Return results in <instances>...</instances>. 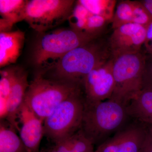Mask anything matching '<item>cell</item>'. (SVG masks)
Returning a JSON list of instances; mask_svg holds the SVG:
<instances>
[{
    "instance_id": "cell-15",
    "label": "cell",
    "mask_w": 152,
    "mask_h": 152,
    "mask_svg": "<svg viewBox=\"0 0 152 152\" xmlns=\"http://www.w3.org/2000/svg\"><path fill=\"white\" fill-rule=\"evenodd\" d=\"M16 132L8 123L6 124L4 120H1L0 152H28Z\"/></svg>"
},
{
    "instance_id": "cell-10",
    "label": "cell",
    "mask_w": 152,
    "mask_h": 152,
    "mask_svg": "<svg viewBox=\"0 0 152 152\" xmlns=\"http://www.w3.org/2000/svg\"><path fill=\"white\" fill-rule=\"evenodd\" d=\"M147 28L130 23L113 30L108 39L113 58L141 52L146 39Z\"/></svg>"
},
{
    "instance_id": "cell-7",
    "label": "cell",
    "mask_w": 152,
    "mask_h": 152,
    "mask_svg": "<svg viewBox=\"0 0 152 152\" xmlns=\"http://www.w3.org/2000/svg\"><path fill=\"white\" fill-rule=\"evenodd\" d=\"M76 2L74 0L28 1L25 20L39 34L46 32L68 20Z\"/></svg>"
},
{
    "instance_id": "cell-28",
    "label": "cell",
    "mask_w": 152,
    "mask_h": 152,
    "mask_svg": "<svg viewBox=\"0 0 152 152\" xmlns=\"http://www.w3.org/2000/svg\"><path fill=\"white\" fill-rule=\"evenodd\" d=\"M148 130L152 136V125H147Z\"/></svg>"
},
{
    "instance_id": "cell-14",
    "label": "cell",
    "mask_w": 152,
    "mask_h": 152,
    "mask_svg": "<svg viewBox=\"0 0 152 152\" xmlns=\"http://www.w3.org/2000/svg\"><path fill=\"white\" fill-rule=\"evenodd\" d=\"M131 119L152 125V90L142 89L126 106Z\"/></svg>"
},
{
    "instance_id": "cell-12",
    "label": "cell",
    "mask_w": 152,
    "mask_h": 152,
    "mask_svg": "<svg viewBox=\"0 0 152 152\" xmlns=\"http://www.w3.org/2000/svg\"><path fill=\"white\" fill-rule=\"evenodd\" d=\"M28 77V73L26 70L18 67L8 99V113L6 120L12 128L19 132L20 127L18 121L19 112L24 102L26 92L29 85Z\"/></svg>"
},
{
    "instance_id": "cell-20",
    "label": "cell",
    "mask_w": 152,
    "mask_h": 152,
    "mask_svg": "<svg viewBox=\"0 0 152 152\" xmlns=\"http://www.w3.org/2000/svg\"><path fill=\"white\" fill-rule=\"evenodd\" d=\"M18 66H11L0 72V98L8 99L12 87L16 77Z\"/></svg>"
},
{
    "instance_id": "cell-5",
    "label": "cell",
    "mask_w": 152,
    "mask_h": 152,
    "mask_svg": "<svg viewBox=\"0 0 152 152\" xmlns=\"http://www.w3.org/2000/svg\"><path fill=\"white\" fill-rule=\"evenodd\" d=\"M85 100L82 88L63 101L44 121V136L55 144L78 132L81 126Z\"/></svg>"
},
{
    "instance_id": "cell-24",
    "label": "cell",
    "mask_w": 152,
    "mask_h": 152,
    "mask_svg": "<svg viewBox=\"0 0 152 152\" xmlns=\"http://www.w3.org/2000/svg\"><path fill=\"white\" fill-rule=\"evenodd\" d=\"M53 144V145L48 152H72L69 138L65 140Z\"/></svg>"
},
{
    "instance_id": "cell-13",
    "label": "cell",
    "mask_w": 152,
    "mask_h": 152,
    "mask_svg": "<svg viewBox=\"0 0 152 152\" xmlns=\"http://www.w3.org/2000/svg\"><path fill=\"white\" fill-rule=\"evenodd\" d=\"M25 40L24 32L18 29L0 33V67L15 64L22 51Z\"/></svg>"
},
{
    "instance_id": "cell-6",
    "label": "cell",
    "mask_w": 152,
    "mask_h": 152,
    "mask_svg": "<svg viewBox=\"0 0 152 152\" xmlns=\"http://www.w3.org/2000/svg\"><path fill=\"white\" fill-rule=\"evenodd\" d=\"M147 56L141 52L122 55L113 59L115 86L109 100L125 106L142 88L143 74Z\"/></svg>"
},
{
    "instance_id": "cell-26",
    "label": "cell",
    "mask_w": 152,
    "mask_h": 152,
    "mask_svg": "<svg viewBox=\"0 0 152 152\" xmlns=\"http://www.w3.org/2000/svg\"><path fill=\"white\" fill-rule=\"evenodd\" d=\"M140 152H152V136L148 130Z\"/></svg>"
},
{
    "instance_id": "cell-3",
    "label": "cell",
    "mask_w": 152,
    "mask_h": 152,
    "mask_svg": "<svg viewBox=\"0 0 152 152\" xmlns=\"http://www.w3.org/2000/svg\"><path fill=\"white\" fill-rule=\"evenodd\" d=\"M96 39L71 28L40 33L33 47L32 62L39 72L46 73L69 52Z\"/></svg>"
},
{
    "instance_id": "cell-25",
    "label": "cell",
    "mask_w": 152,
    "mask_h": 152,
    "mask_svg": "<svg viewBox=\"0 0 152 152\" xmlns=\"http://www.w3.org/2000/svg\"><path fill=\"white\" fill-rule=\"evenodd\" d=\"M144 45L147 53L152 51V22L147 28L146 39Z\"/></svg>"
},
{
    "instance_id": "cell-22",
    "label": "cell",
    "mask_w": 152,
    "mask_h": 152,
    "mask_svg": "<svg viewBox=\"0 0 152 152\" xmlns=\"http://www.w3.org/2000/svg\"><path fill=\"white\" fill-rule=\"evenodd\" d=\"M72 152H95L94 145L80 129L69 138Z\"/></svg>"
},
{
    "instance_id": "cell-16",
    "label": "cell",
    "mask_w": 152,
    "mask_h": 152,
    "mask_svg": "<svg viewBox=\"0 0 152 152\" xmlns=\"http://www.w3.org/2000/svg\"><path fill=\"white\" fill-rule=\"evenodd\" d=\"M27 2L26 0H1L0 14L2 18L13 26L25 20Z\"/></svg>"
},
{
    "instance_id": "cell-8",
    "label": "cell",
    "mask_w": 152,
    "mask_h": 152,
    "mask_svg": "<svg viewBox=\"0 0 152 152\" xmlns=\"http://www.w3.org/2000/svg\"><path fill=\"white\" fill-rule=\"evenodd\" d=\"M148 131L146 125L131 119L95 152H140Z\"/></svg>"
},
{
    "instance_id": "cell-2",
    "label": "cell",
    "mask_w": 152,
    "mask_h": 152,
    "mask_svg": "<svg viewBox=\"0 0 152 152\" xmlns=\"http://www.w3.org/2000/svg\"><path fill=\"white\" fill-rule=\"evenodd\" d=\"M131 119L126 106L115 101L89 102L85 100L80 130L97 147L108 140Z\"/></svg>"
},
{
    "instance_id": "cell-21",
    "label": "cell",
    "mask_w": 152,
    "mask_h": 152,
    "mask_svg": "<svg viewBox=\"0 0 152 152\" xmlns=\"http://www.w3.org/2000/svg\"><path fill=\"white\" fill-rule=\"evenodd\" d=\"M132 23L148 28L152 22V15L140 1H132Z\"/></svg>"
},
{
    "instance_id": "cell-1",
    "label": "cell",
    "mask_w": 152,
    "mask_h": 152,
    "mask_svg": "<svg viewBox=\"0 0 152 152\" xmlns=\"http://www.w3.org/2000/svg\"><path fill=\"white\" fill-rule=\"evenodd\" d=\"M112 58L108 40L101 37L68 53L49 71L51 72L50 78L83 86L84 79L88 74Z\"/></svg>"
},
{
    "instance_id": "cell-9",
    "label": "cell",
    "mask_w": 152,
    "mask_h": 152,
    "mask_svg": "<svg viewBox=\"0 0 152 152\" xmlns=\"http://www.w3.org/2000/svg\"><path fill=\"white\" fill-rule=\"evenodd\" d=\"M113 59L97 67L84 79L83 88L86 102H96L110 99L115 88Z\"/></svg>"
},
{
    "instance_id": "cell-23",
    "label": "cell",
    "mask_w": 152,
    "mask_h": 152,
    "mask_svg": "<svg viewBox=\"0 0 152 152\" xmlns=\"http://www.w3.org/2000/svg\"><path fill=\"white\" fill-rule=\"evenodd\" d=\"M142 89L152 90V59L147 56L143 74Z\"/></svg>"
},
{
    "instance_id": "cell-11",
    "label": "cell",
    "mask_w": 152,
    "mask_h": 152,
    "mask_svg": "<svg viewBox=\"0 0 152 152\" xmlns=\"http://www.w3.org/2000/svg\"><path fill=\"white\" fill-rule=\"evenodd\" d=\"M21 124L20 137L28 152H40L39 147L44 136V122L23 103L18 115Z\"/></svg>"
},
{
    "instance_id": "cell-27",
    "label": "cell",
    "mask_w": 152,
    "mask_h": 152,
    "mask_svg": "<svg viewBox=\"0 0 152 152\" xmlns=\"http://www.w3.org/2000/svg\"><path fill=\"white\" fill-rule=\"evenodd\" d=\"M141 1L152 15V0H142Z\"/></svg>"
},
{
    "instance_id": "cell-29",
    "label": "cell",
    "mask_w": 152,
    "mask_h": 152,
    "mask_svg": "<svg viewBox=\"0 0 152 152\" xmlns=\"http://www.w3.org/2000/svg\"><path fill=\"white\" fill-rule=\"evenodd\" d=\"M148 56L147 57L148 58H150L152 59V51L151 52H148Z\"/></svg>"
},
{
    "instance_id": "cell-4",
    "label": "cell",
    "mask_w": 152,
    "mask_h": 152,
    "mask_svg": "<svg viewBox=\"0 0 152 152\" xmlns=\"http://www.w3.org/2000/svg\"><path fill=\"white\" fill-rule=\"evenodd\" d=\"M82 88L80 84L49 78L39 72L29 83L24 103L44 122L63 101Z\"/></svg>"
},
{
    "instance_id": "cell-19",
    "label": "cell",
    "mask_w": 152,
    "mask_h": 152,
    "mask_svg": "<svg viewBox=\"0 0 152 152\" xmlns=\"http://www.w3.org/2000/svg\"><path fill=\"white\" fill-rule=\"evenodd\" d=\"M91 14L78 1H76L72 12L68 20L70 28L78 31L85 33L88 19Z\"/></svg>"
},
{
    "instance_id": "cell-17",
    "label": "cell",
    "mask_w": 152,
    "mask_h": 152,
    "mask_svg": "<svg viewBox=\"0 0 152 152\" xmlns=\"http://www.w3.org/2000/svg\"><path fill=\"white\" fill-rule=\"evenodd\" d=\"M91 13L103 17L111 22L117 4L115 0H78Z\"/></svg>"
},
{
    "instance_id": "cell-18",
    "label": "cell",
    "mask_w": 152,
    "mask_h": 152,
    "mask_svg": "<svg viewBox=\"0 0 152 152\" xmlns=\"http://www.w3.org/2000/svg\"><path fill=\"white\" fill-rule=\"evenodd\" d=\"M133 10L132 1H120L117 5L111 21L113 30L123 25L132 23Z\"/></svg>"
}]
</instances>
